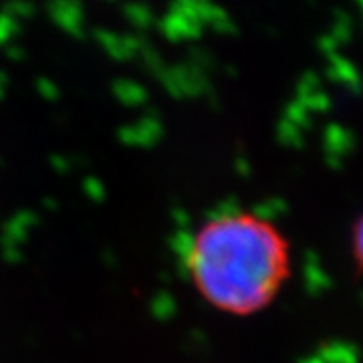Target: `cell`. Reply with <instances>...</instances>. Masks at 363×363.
<instances>
[{
	"label": "cell",
	"instance_id": "cell-3",
	"mask_svg": "<svg viewBox=\"0 0 363 363\" xmlns=\"http://www.w3.org/2000/svg\"><path fill=\"white\" fill-rule=\"evenodd\" d=\"M357 252H359V257L363 260V222L362 226H359V230H357Z\"/></svg>",
	"mask_w": 363,
	"mask_h": 363
},
{
	"label": "cell",
	"instance_id": "cell-2",
	"mask_svg": "<svg viewBox=\"0 0 363 363\" xmlns=\"http://www.w3.org/2000/svg\"><path fill=\"white\" fill-rule=\"evenodd\" d=\"M4 9H6V13L25 14V16L33 14V11H35V6L30 2H26V0H9Z\"/></svg>",
	"mask_w": 363,
	"mask_h": 363
},
{
	"label": "cell",
	"instance_id": "cell-1",
	"mask_svg": "<svg viewBox=\"0 0 363 363\" xmlns=\"http://www.w3.org/2000/svg\"><path fill=\"white\" fill-rule=\"evenodd\" d=\"M184 269L198 295L230 315L262 309L289 272V250L271 222L222 212L202 222L184 247Z\"/></svg>",
	"mask_w": 363,
	"mask_h": 363
}]
</instances>
